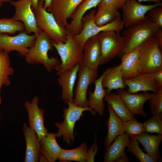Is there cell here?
I'll use <instances>...</instances> for the list:
<instances>
[{
  "label": "cell",
  "instance_id": "6da1fadb",
  "mask_svg": "<svg viewBox=\"0 0 162 162\" xmlns=\"http://www.w3.org/2000/svg\"><path fill=\"white\" fill-rule=\"evenodd\" d=\"M67 31V38L65 42L52 40L61 60V63L55 68L57 75L71 68L82 61L83 48L75 40L74 35L69 30Z\"/></svg>",
  "mask_w": 162,
  "mask_h": 162
},
{
  "label": "cell",
  "instance_id": "7a4b0ae2",
  "mask_svg": "<svg viewBox=\"0 0 162 162\" xmlns=\"http://www.w3.org/2000/svg\"><path fill=\"white\" fill-rule=\"evenodd\" d=\"M160 29L148 16L140 23L127 28L122 32L124 45L119 56L134 50L148 39L154 37Z\"/></svg>",
  "mask_w": 162,
  "mask_h": 162
},
{
  "label": "cell",
  "instance_id": "3957f363",
  "mask_svg": "<svg viewBox=\"0 0 162 162\" xmlns=\"http://www.w3.org/2000/svg\"><path fill=\"white\" fill-rule=\"evenodd\" d=\"M53 49L52 40L42 31L37 35L33 45L29 48L25 56L26 60L32 64H42L48 72H50L60 63L57 57L53 56L50 58L48 56V51Z\"/></svg>",
  "mask_w": 162,
  "mask_h": 162
},
{
  "label": "cell",
  "instance_id": "277c9868",
  "mask_svg": "<svg viewBox=\"0 0 162 162\" xmlns=\"http://www.w3.org/2000/svg\"><path fill=\"white\" fill-rule=\"evenodd\" d=\"M67 104L68 107L63 108L64 121L59 123L56 122L55 125L58 128L56 134V137H63L64 142L69 145L75 142V136L74 134V128L75 122L81 119L85 111H89L93 115L96 112L89 107H82L75 105L73 102L68 101Z\"/></svg>",
  "mask_w": 162,
  "mask_h": 162
},
{
  "label": "cell",
  "instance_id": "5b68a950",
  "mask_svg": "<svg viewBox=\"0 0 162 162\" xmlns=\"http://www.w3.org/2000/svg\"><path fill=\"white\" fill-rule=\"evenodd\" d=\"M44 2L38 1L36 8L32 9L35 16L38 27L45 32L54 42L64 43L67 38V31L57 22L53 14L44 7Z\"/></svg>",
  "mask_w": 162,
  "mask_h": 162
},
{
  "label": "cell",
  "instance_id": "8992f818",
  "mask_svg": "<svg viewBox=\"0 0 162 162\" xmlns=\"http://www.w3.org/2000/svg\"><path fill=\"white\" fill-rule=\"evenodd\" d=\"M162 50L155 37L141 44L139 52L140 73H154L162 69Z\"/></svg>",
  "mask_w": 162,
  "mask_h": 162
},
{
  "label": "cell",
  "instance_id": "52a82bcc",
  "mask_svg": "<svg viewBox=\"0 0 162 162\" xmlns=\"http://www.w3.org/2000/svg\"><path fill=\"white\" fill-rule=\"evenodd\" d=\"M96 12L95 8L83 17L82 30L79 34L74 35L75 40L83 48L85 43L90 38L102 32L114 31L120 33L124 26L121 16L110 23L103 26H98L95 24L94 21Z\"/></svg>",
  "mask_w": 162,
  "mask_h": 162
},
{
  "label": "cell",
  "instance_id": "ba28073f",
  "mask_svg": "<svg viewBox=\"0 0 162 162\" xmlns=\"http://www.w3.org/2000/svg\"><path fill=\"white\" fill-rule=\"evenodd\" d=\"M78 80L75 91V96L73 103L82 107H89L88 100L86 97L89 86L96 79L98 74V68H91L83 64L79 63Z\"/></svg>",
  "mask_w": 162,
  "mask_h": 162
},
{
  "label": "cell",
  "instance_id": "9c48e42d",
  "mask_svg": "<svg viewBox=\"0 0 162 162\" xmlns=\"http://www.w3.org/2000/svg\"><path fill=\"white\" fill-rule=\"evenodd\" d=\"M97 35L102 54L100 65H103L119 56L124 47V40L120 33L114 31L102 32Z\"/></svg>",
  "mask_w": 162,
  "mask_h": 162
},
{
  "label": "cell",
  "instance_id": "30bf717a",
  "mask_svg": "<svg viewBox=\"0 0 162 162\" xmlns=\"http://www.w3.org/2000/svg\"><path fill=\"white\" fill-rule=\"evenodd\" d=\"M37 35L28 34L25 31L17 35L10 36L6 33L0 34V50L9 53L17 51L22 56H25L35 42Z\"/></svg>",
  "mask_w": 162,
  "mask_h": 162
},
{
  "label": "cell",
  "instance_id": "8fae6325",
  "mask_svg": "<svg viewBox=\"0 0 162 162\" xmlns=\"http://www.w3.org/2000/svg\"><path fill=\"white\" fill-rule=\"evenodd\" d=\"M10 4L15 9V13L12 17L14 20L22 21L25 27V31L29 34L32 32L37 35L43 30L37 26L35 16L31 8L32 0L11 1Z\"/></svg>",
  "mask_w": 162,
  "mask_h": 162
},
{
  "label": "cell",
  "instance_id": "7c38bea8",
  "mask_svg": "<svg viewBox=\"0 0 162 162\" xmlns=\"http://www.w3.org/2000/svg\"><path fill=\"white\" fill-rule=\"evenodd\" d=\"M162 6V3L143 5L137 0H128L122 9L124 26L126 28L138 24L147 17L145 14L149 9Z\"/></svg>",
  "mask_w": 162,
  "mask_h": 162
},
{
  "label": "cell",
  "instance_id": "4fadbf2b",
  "mask_svg": "<svg viewBox=\"0 0 162 162\" xmlns=\"http://www.w3.org/2000/svg\"><path fill=\"white\" fill-rule=\"evenodd\" d=\"M39 98L34 96L30 102L26 101L24 106L27 112L29 127L36 132L40 142L49 132L44 125V110L38 106Z\"/></svg>",
  "mask_w": 162,
  "mask_h": 162
},
{
  "label": "cell",
  "instance_id": "5bb4252c",
  "mask_svg": "<svg viewBox=\"0 0 162 162\" xmlns=\"http://www.w3.org/2000/svg\"><path fill=\"white\" fill-rule=\"evenodd\" d=\"M84 0H53L46 11L52 13L58 23L65 28L68 20L70 18L77 8Z\"/></svg>",
  "mask_w": 162,
  "mask_h": 162
},
{
  "label": "cell",
  "instance_id": "9a60e30c",
  "mask_svg": "<svg viewBox=\"0 0 162 162\" xmlns=\"http://www.w3.org/2000/svg\"><path fill=\"white\" fill-rule=\"evenodd\" d=\"M155 93H150L147 92L140 93L131 94L121 89H118L117 91V94L120 96L132 113L145 117L147 116V114L144 109V104L153 96Z\"/></svg>",
  "mask_w": 162,
  "mask_h": 162
},
{
  "label": "cell",
  "instance_id": "2e32d148",
  "mask_svg": "<svg viewBox=\"0 0 162 162\" xmlns=\"http://www.w3.org/2000/svg\"><path fill=\"white\" fill-rule=\"evenodd\" d=\"M123 81L125 86L128 87L127 91L131 94L140 91L156 93L160 87L154 79V73H140L134 78Z\"/></svg>",
  "mask_w": 162,
  "mask_h": 162
},
{
  "label": "cell",
  "instance_id": "e0dca14e",
  "mask_svg": "<svg viewBox=\"0 0 162 162\" xmlns=\"http://www.w3.org/2000/svg\"><path fill=\"white\" fill-rule=\"evenodd\" d=\"M82 63L91 68L98 67L101 57V45L97 34L88 38L83 47Z\"/></svg>",
  "mask_w": 162,
  "mask_h": 162
},
{
  "label": "cell",
  "instance_id": "ac0fdd59",
  "mask_svg": "<svg viewBox=\"0 0 162 162\" xmlns=\"http://www.w3.org/2000/svg\"><path fill=\"white\" fill-rule=\"evenodd\" d=\"M56 134L49 133L40 142L39 161L54 162L62 149L56 140Z\"/></svg>",
  "mask_w": 162,
  "mask_h": 162
},
{
  "label": "cell",
  "instance_id": "d6986e66",
  "mask_svg": "<svg viewBox=\"0 0 162 162\" xmlns=\"http://www.w3.org/2000/svg\"><path fill=\"white\" fill-rule=\"evenodd\" d=\"M79 67V63L58 75V81L62 89L61 98L66 103L73 102V89Z\"/></svg>",
  "mask_w": 162,
  "mask_h": 162
},
{
  "label": "cell",
  "instance_id": "ffe728a7",
  "mask_svg": "<svg viewBox=\"0 0 162 162\" xmlns=\"http://www.w3.org/2000/svg\"><path fill=\"white\" fill-rule=\"evenodd\" d=\"M140 45L134 50L124 53L120 56L122 61L120 64L123 79L132 78L140 73L139 59Z\"/></svg>",
  "mask_w": 162,
  "mask_h": 162
},
{
  "label": "cell",
  "instance_id": "44dd1931",
  "mask_svg": "<svg viewBox=\"0 0 162 162\" xmlns=\"http://www.w3.org/2000/svg\"><path fill=\"white\" fill-rule=\"evenodd\" d=\"M23 131L26 144L25 162H39L40 143L36 132L25 122Z\"/></svg>",
  "mask_w": 162,
  "mask_h": 162
},
{
  "label": "cell",
  "instance_id": "7402d4cb",
  "mask_svg": "<svg viewBox=\"0 0 162 162\" xmlns=\"http://www.w3.org/2000/svg\"><path fill=\"white\" fill-rule=\"evenodd\" d=\"M102 0H84L77 8L70 18L72 20L66 26L74 35L79 34L82 28V19L88 10L95 8Z\"/></svg>",
  "mask_w": 162,
  "mask_h": 162
},
{
  "label": "cell",
  "instance_id": "603a6c76",
  "mask_svg": "<svg viewBox=\"0 0 162 162\" xmlns=\"http://www.w3.org/2000/svg\"><path fill=\"white\" fill-rule=\"evenodd\" d=\"M140 142L144 148L154 162H161L162 158L159 152V146L162 140V135H149L145 132L135 136L132 137Z\"/></svg>",
  "mask_w": 162,
  "mask_h": 162
},
{
  "label": "cell",
  "instance_id": "cb8c5ba5",
  "mask_svg": "<svg viewBox=\"0 0 162 162\" xmlns=\"http://www.w3.org/2000/svg\"><path fill=\"white\" fill-rule=\"evenodd\" d=\"M107 108L109 117L106 123L107 131L104 141L105 151L117 137L124 134L122 120L117 116L110 105L108 103Z\"/></svg>",
  "mask_w": 162,
  "mask_h": 162
},
{
  "label": "cell",
  "instance_id": "d4e9b609",
  "mask_svg": "<svg viewBox=\"0 0 162 162\" xmlns=\"http://www.w3.org/2000/svg\"><path fill=\"white\" fill-rule=\"evenodd\" d=\"M104 88H106V94H109L113 89L127 88L124 85L120 64L109 68L105 70L102 80Z\"/></svg>",
  "mask_w": 162,
  "mask_h": 162
},
{
  "label": "cell",
  "instance_id": "484cf974",
  "mask_svg": "<svg viewBox=\"0 0 162 162\" xmlns=\"http://www.w3.org/2000/svg\"><path fill=\"white\" fill-rule=\"evenodd\" d=\"M105 71L101 76L94 81L95 89L93 92L89 93V107L100 116H102L104 111V98L106 94V89H104L102 84V80Z\"/></svg>",
  "mask_w": 162,
  "mask_h": 162
},
{
  "label": "cell",
  "instance_id": "4316f807",
  "mask_svg": "<svg viewBox=\"0 0 162 162\" xmlns=\"http://www.w3.org/2000/svg\"><path fill=\"white\" fill-rule=\"evenodd\" d=\"M104 100L110 105L115 113L122 122L136 120L134 117L135 115L130 111L117 93L110 92L106 94Z\"/></svg>",
  "mask_w": 162,
  "mask_h": 162
},
{
  "label": "cell",
  "instance_id": "83f0119b",
  "mask_svg": "<svg viewBox=\"0 0 162 162\" xmlns=\"http://www.w3.org/2000/svg\"><path fill=\"white\" fill-rule=\"evenodd\" d=\"M114 140L105 152L104 160V162H114L124 153L125 149L129 141V136L126 133H124L118 136Z\"/></svg>",
  "mask_w": 162,
  "mask_h": 162
},
{
  "label": "cell",
  "instance_id": "f1b7e54d",
  "mask_svg": "<svg viewBox=\"0 0 162 162\" xmlns=\"http://www.w3.org/2000/svg\"><path fill=\"white\" fill-rule=\"evenodd\" d=\"M88 146L83 142L78 147L71 149L62 148L58 159L62 162L74 161L79 162H88Z\"/></svg>",
  "mask_w": 162,
  "mask_h": 162
},
{
  "label": "cell",
  "instance_id": "f546056e",
  "mask_svg": "<svg viewBox=\"0 0 162 162\" xmlns=\"http://www.w3.org/2000/svg\"><path fill=\"white\" fill-rule=\"evenodd\" d=\"M10 64L8 53L0 50V83L2 86H9L10 84L9 76L14 73Z\"/></svg>",
  "mask_w": 162,
  "mask_h": 162
},
{
  "label": "cell",
  "instance_id": "4dcf8cb0",
  "mask_svg": "<svg viewBox=\"0 0 162 162\" xmlns=\"http://www.w3.org/2000/svg\"><path fill=\"white\" fill-rule=\"evenodd\" d=\"M120 16L118 9L113 5H110L98 14L95 15L94 22L98 26H103L113 22Z\"/></svg>",
  "mask_w": 162,
  "mask_h": 162
},
{
  "label": "cell",
  "instance_id": "1f68e13d",
  "mask_svg": "<svg viewBox=\"0 0 162 162\" xmlns=\"http://www.w3.org/2000/svg\"><path fill=\"white\" fill-rule=\"evenodd\" d=\"M24 31V25L21 21L14 20L12 18H3L0 19V34H14L17 32Z\"/></svg>",
  "mask_w": 162,
  "mask_h": 162
},
{
  "label": "cell",
  "instance_id": "d6a6232c",
  "mask_svg": "<svg viewBox=\"0 0 162 162\" xmlns=\"http://www.w3.org/2000/svg\"><path fill=\"white\" fill-rule=\"evenodd\" d=\"M144 132L162 135V113L153 115L152 117L142 123Z\"/></svg>",
  "mask_w": 162,
  "mask_h": 162
},
{
  "label": "cell",
  "instance_id": "836d02e7",
  "mask_svg": "<svg viewBox=\"0 0 162 162\" xmlns=\"http://www.w3.org/2000/svg\"><path fill=\"white\" fill-rule=\"evenodd\" d=\"M127 151L133 154L140 162H154L147 154L144 153L140 148L139 142L135 138L129 137V141L127 146Z\"/></svg>",
  "mask_w": 162,
  "mask_h": 162
},
{
  "label": "cell",
  "instance_id": "e575fe53",
  "mask_svg": "<svg viewBox=\"0 0 162 162\" xmlns=\"http://www.w3.org/2000/svg\"><path fill=\"white\" fill-rule=\"evenodd\" d=\"M122 124L124 132L129 137L138 136L145 132L142 123L138 122L137 120L122 122Z\"/></svg>",
  "mask_w": 162,
  "mask_h": 162
},
{
  "label": "cell",
  "instance_id": "d590c367",
  "mask_svg": "<svg viewBox=\"0 0 162 162\" xmlns=\"http://www.w3.org/2000/svg\"><path fill=\"white\" fill-rule=\"evenodd\" d=\"M149 106L152 114L162 113V87L149 100Z\"/></svg>",
  "mask_w": 162,
  "mask_h": 162
},
{
  "label": "cell",
  "instance_id": "8d00e7d4",
  "mask_svg": "<svg viewBox=\"0 0 162 162\" xmlns=\"http://www.w3.org/2000/svg\"><path fill=\"white\" fill-rule=\"evenodd\" d=\"M147 13L149 19L160 28H162V6L151 8Z\"/></svg>",
  "mask_w": 162,
  "mask_h": 162
},
{
  "label": "cell",
  "instance_id": "74e56055",
  "mask_svg": "<svg viewBox=\"0 0 162 162\" xmlns=\"http://www.w3.org/2000/svg\"><path fill=\"white\" fill-rule=\"evenodd\" d=\"M127 0H102L97 6L98 10L95 14H98L103 10L110 5H113L118 9H122Z\"/></svg>",
  "mask_w": 162,
  "mask_h": 162
},
{
  "label": "cell",
  "instance_id": "f35d334b",
  "mask_svg": "<svg viewBox=\"0 0 162 162\" xmlns=\"http://www.w3.org/2000/svg\"><path fill=\"white\" fill-rule=\"evenodd\" d=\"M95 134V140L91 147L88 149V162H94L95 156L98 152V146L96 144V134Z\"/></svg>",
  "mask_w": 162,
  "mask_h": 162
},
{
  "label": "cell",
  "instance_id": "ab89813d",
  "mask_svg": "<svg viewBox=\"0 0 162 162\" xmlns=\"http://www.w3.org/2000/svg\"><path fill=\"white\" fill-rule=\"evenodd\" d=\"M154 78L159 87H162V69L154 73Z\"/></svg>",
  "mask_w": 162,
  "mask_h": 162
},
{
  "label": "cell",
  "instance_id": "60d3db41",
  "mask_svg": "<svg viewBox=\"0 0 162 162\" xmlns=\"http://www.w3.org/2000/svg\"><path fill=\"white\" fill-rule=\"evenodd\" d=\"M158 41L160 48L162 50V28H160L155 36Z\"/></svg>",
  "mask_w": 162,
  "mask_h": 162
},
{
  "label": "cell",
  "instance_id": "b9f144b4",
  "mask_svg": "<svg viewBox=\"0 0 162 162\" xmlns=\"http://www.w3.org/2000/svg\"><path fill=\"white\" fill-rule=\"evenodd\" d=\"M128 157L125 152L116 159L114 162H128Z\"/></svg>",
  "mask_w": 162,
  "mask_h": 162
},
{
  "label": "cell",
  "instance_id": "7bdbcfd3",
  "mask_svg": "<svg viewBox=\"0 0 162 162\" xmlns=\"http://www.w3.org/2000/svg\"><path fill=\"white\" fill-rule=\"evenodd\" d=\"M42 2H44L43 7L46 10L50 6L53 0H40Z\"/></svg>",
  "mask_w": 162,
  "mask_h": 162
},
{
  "label": "cell",
  "instance_id": "ee69618b",
  "mask_svg": "<svg viewBox=\"0 0 162 162\" xmlns=\"http://www.w3.org/2000/svg\"><path fill=\"white\" fill-rule=\"evenodd\" d=\"M137 1L140 3L142 2H150L154 3H162V0H137Z\"/></svg>",
  "mask_w": 162,
  "mask_h": 162
},
{
  "label": "cell",
  "instance_id": "f6af8a7d",
  "mask_svg": "<svg viewBox=\"0 0 162 162\" xmlns=\"http://www.w3.org/2000/svg\"><path fill=\"white\" fill-rule=\"evenodd\" d=\"M39 0H32V9H35L37 6Z\"/></svg>",
  "mask_w": 162,
  "mask_h": 162
},
{
  "label": "cell",
  "instance_id": "bcb514c9",
  "mask_svg": "<svg viewBox=\"0 0 162 162\" xmlns=\"http://www.w3.org/2000/svg\"><path fill=\"white\" fill-rule=\"evenodd\" d=\"M10 0H0V8L2 7L4 2H10Z\"/></svg>",
  "mask_w": 162,
  "mask_h": 162
},
{
  "label": "cell",
  "instance_id": "7dc6e473",
  "mask_svg": "<svg viewBox=\"0 0 162 162\" xmlns=\"http://www.w3.org/2000/svg\"><path fill=\"white\" fill-rule=\"evenodd\" d=\"M2 86L0 83V104H1V96H0V89Z\"/></svg>",
  "mask_w": 162,
  "mask_h": 162
},
{
  "label": "cell",
  "instance_id": "c3c4849f",
  "mask_svg": "<svg viewBox=\"0 0 162 162\" xmlns=\"http://www.w3.org/2000/svg\"><path fill=\"white\" fill-rule=\"evenodd\" d=\"M1 116H0V125L1 123Z\"/></svg>",
  "mask_w": 162,
  "mask_h": 162
}]
</instances>
